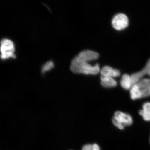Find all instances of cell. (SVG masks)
Segmentation results:
<instances>
[{
    "label": "cell",
    "instance_id": "cell-1",
    "mask_svg": "<svg viewBox=\"0 0 150 150\" xmlns=\"http://www.w3.org/2000/svg\"><path fill=\"white\" fill-rule=\"evenodd\" d=\"M99 54L95 51L86 50L82 51L72 60L70 65L71 71L76 74L95 75L100 71L99 65L92 66L89 63L98 59Z\"/></svg>",
    "mask_w": 150,
    "mask_h": 150
},
{
    "label": "cell",
    "instance_id": "cell-2",
    "mask_svg": "<svg viewBox=\"0 0 150 150\" xmlns=\"http://www.w3.org/2000/svg\"><path fill=\"white\" fill-rule=\"evenodd\" d=\"M131 99H139L150 96V79H142L130 89Z\"/></svg>",
    "mask_w": 150,
    "mask_h": 150
},
{
    "label": "cell",
    "instance_id": "cell-3",
    "mask_svg": "<svg viewBox=\"0 0 150 150\" xmlns=\"http://www.w3.org/2000/svg\"><path fill=\"white\" fill-rule=\"evenodd\" d=\"M112 122L115 127L120 130H123L125 126H131L133 123V118L128 113L117 111L114 113Z\"/></svg>",
    "mask_w": 150,
    "mask_h": 150
},
{
    "label": "cell",
    "instance_id": "cell-4",
    "mask_svg": "<svg viewBox=\"0 0 150 150\" xmlns=\"http://www.w3.org/2000/svg\"><path fill=\"white\" fill-rule=\"evenodd\" d=\"M14 44L12 40L7 38L3 39L1 41V59L3 60L8 59L10 58L15 59Z\"/></svg>",
    "mask_w": 150,
    "mask_h": 150
},
{
    "label": "cell",
    "instance_id": "cell-5",
    "mask_svg": "<svg viewBox=\"0 0 150 150\" xmlns=\"http://www.w3.org/2000/svg\"><path fill=\"white\" fill-rule=\"evenodd\" d=\"M129 21L128 17L123 13L116 14L112 18V27L116 30H121L126 28L129 25Z\"/></svg>",
    "mask_w": 150,
    "mask_h": 150
},
{
    "label": "cell",
    "instance_id": "cell-6",
    "mask_svg": "<svg viewBox=\"0 0 150 150\" xmlns=\"http://www.w3.org/2000/svg\"><path fill=\"white\" fill-rule=\"evenodd\" d=\"M145 75L150 76V59L148 61L146 66L140 71L134 73L131 75L133 84H135L143 79Z\"/></svg>",
    "mask_w": 150,
    "mask_h": 150
},
{
    "label": "cell",
    "instance_id": "cell-7",
    "mask_svg": "<svg viewBox=\"0 0 150 150\" xmlns=\"http://www.w3.org/2000/svg\"><path fill=\"white\" fill-rule=\"evenodd\" d=\"M100 73L101 76L113 78L118 77L120 75V71L118 70L108 66L103 67Z\"/></svg>",
    "mask_w": 150,
    "mask_h": 150
},
{
    "label": "cell",
    "instance_id": "cell-8",
    "mask_svg": "<svg viewBox=\"0 0 150 150\" xmlns=\"http://www.w3.org/2000/svg\"><path fill=\"white\" fill-rule=\"evenodd\" d=\"M121 87L126 90H130L133 86L131 75L125 74L122 76L121 80Z\"/></svg>",
    "mask_w": 150,
    "mask_h": 150
},
{
    "label": "cell",
    "instance_id": "cell-9",
    "mask_svg": "<svg viewBox=\"0 0 150 150\" xmlns=\"http://www.w3.org/2000/svg\"><path fill=\"white\" fill-rule=\"evenodd\" d=\"M139 113L144 120L150 121V102L145 103L143 104L142 109Z\"/></svg>",
    "mask_w": 150,
    "mask_h": 150
},
{
    "label": "cell",
    "instance_id": "cell-10",
    "mask_svg": "<svg viewBox=\"0 0 150 150\" xmlns=\"http://www.w3.org/2000/svg\"><path fill=\"white\" fill-rule=\"evenodd\" d=\"M100 79L101 85L104 87H114L117 85V82L113 78L101 76Z\"/></svg>",
    "mask_w": 150,
    "mask_h": 150
},
{
    "label": "cell",
    "instance_id": "cell-11",
    "mask_svg": "<svg viewBox=\"0 0 150 150\" xmlns=\"http://www.w3.org/2000/svg\"><path fill=\"white\" fill-rule=\"evenodd\" d=\"M54 67V63L52 61H49L43 65L41 69V72L43 74H44L46 72L51 70Z\"/></svg>",
    "mask_w": 150,
    "mask_h": 150
},
{
    "label": "cell",
    "instance_id": "cell-12",
    "mask_svg": "<svg viewBox=\"0 0 150 150\" xmlns=\"http://www.w3.org/2000/svg\"><path fill=\"white\" fill-rule=\"evenodd\" d=\"M82 150H100L99 146L96 144L85 145Z\"/></svg>",
    "mask_w": 150,
    "mask_h": 150
},
{
    "label": "cell",
    "instance_id": "cell-13",
    "mask_svg": "<svg viewBox=\"0 0 150 150\" xmlns=\"http://www.w3.org/2000/svg\"></svg>",
    "mask_w": 150,
    "mask_h": 150
}]
</instances>
